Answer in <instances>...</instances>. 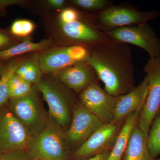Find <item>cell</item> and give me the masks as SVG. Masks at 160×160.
I'll return each instance as SVG.
<instances>
[{
    "label": "cell",
    "mask_w": 160,
    "mask_h": 160,
    "mask_svg": "<svg viewBox=\"0 0 160 160\" xmlns=\"http://www.w3.org/2000/svg\"><path fill=\"white\" fill-rule=\"evenodd\" d=\"M0 160H32L26 150L0 152Z\"/></svg>",
    "instance_id": "cell-25"
},
{
    "label": "cell",
    "mask_w": 160,
    "mask_h": 160,
    "mask_svg": "<svg viewBox=\"0 0 160 160\" xmlns=\"http://www.w3.org/2000/svg\"><path fill=\"white\" fill-rule=\"evenodd\" d=\"M37 87L47 103L50 116L64 130L69 127L76 102L72 90L52 78H42Z\"/></svg>",
    "instance_id": "cell-3"
},
{
    "label": "cell",
    "mask_w": 160,
    "mask_h": 160,
    "mask_svg": "<svg viewBox=\"0 0 160 160\" xmlns=\"http://www.w3.org/2000/svg\"><path fill=\"white\" fill-rule=\"evenodd\" d=\"M89 55V48L69 45L46 50L39 55V60L43 73H56L76 63L87 61Z\"/></svg>",
    "instance_id": "cell-10"
},
{
    "label": "cell",
    "mask_w": 160,
    "mask_h": 160,
    "mask_svg": "<svg viewBox=\"0 0 160 160\" xmlns=\"http://www.w3.org/2000/svg\"><path fill=\"white\" fill-rule=\"evenodd\" d=\"M72 2L81 9L97 13L112 6L111 2L107 0H73Z\"/></svg>",
    "instance_id": "cell-23"
},
{
    "label": "cell",
    "mask_w": 160,
    "mask_h": 160,
    "mask_svg": "<svg viewBox=\"0 0 160 160\" xmlns=\"http://www.w3.org/2000/svg\"><path fill=\"white\" fill-rule=\"evenodd\" d=\"M65 1L64 0H49L47 3L49 6L54 9H62L65 5Z\"/></svg>",
    "instance_id": "cell-27"
},
{
    "label": "cell",
    "mask_w": 160,
    "mask_h": 160,
    "mask_svg": "<svg viewBox=\"0 0 160 160\" xmlns=\"http://www.w3.org/2000/svg\"><path fill=\"white\" fill-rule=\"evenodd\" d=\"M51 39L43 40L39 42H33L29 40L14 45L8 49L0 51V61H6L15 57L32 52L46 50L51 46Z\"/></svg>",
    "instance_id": "cell-18"
},
{
    "label": "cell",
    "mask_w": 160,
    "mask_h": 160,
    "mask_svg": "<svg viewBox=\"0 0 160 160\" xmlns=\"http://www.w3.org/2000/svg\"><path fill=\"white\" fill-rule=\"evenodd\" d=\"M4 106L0 108V152L26 150L31 135L8 106Z\"/></svg>",
    "instance_id": "cell-8"
},
{
    "label": "cell",
    "mask_w": 160,
    "mask_h": 160,
    "mask_svg": "<svg viewBox=\"0 0 160 160\" xmlns=\"http://www.w3.org/2000/svg\"><path fill=\"white\" fill-rule=\"evenodd\" d=\"M148 85L149 80L146 75L131 91L117 97L112 122H122L129 115L141 111L148 93Z\"/></svg>",
    "instance_id": "cell-14"
},
{
    "label": "cell",
    "mask_w": 160,
    "mask_h": 160,
    "mask_svg": "<svg viewBox=\"0 0 160 160\" xmlns=\"http://www.w3.org/2000/svg\"><path fill=\"white\" fill-rule=\"evenodd\" d=\"M15 42L14 40L9 34L0 29V51L14 46Z\"/></svg>",
    "instance_id": "cell-26"
},
{
    "label": "cell",
    "mask_w": 160,
    "mask_h": 160,
    "mask_svg": "<svg viewBox=\"0 0 160 160\" xmlns=\"http://www.w3.org/2000/svg\"><path fill=\"white\" fill-rule=\"evenodd\" d=\"M33 88L32 84L14 73L9 82V99L25 96L30 93Z\"/></svg>",
    "instance_id": "cell-21"
},
{
    "label": "cell",
    "mask_w": 160,
    "mask_h": 160,
    "mask_svg": "<svg viewBox=\"0 0 160 160\" xmlns=\"http://www.w3.org/2000/svg\"><path fill=\"white\" fill-rule=\"evenodd\" d=\"M34 29V24L30 20L18 19L12 24L10 31L15 36L24 37L31 34Z\"/></svg>",
    "instance_id": "cell-24"
},
{
    "label": "cell",
    "mask_w": 160,
    "mask_h": 160,
    "mask_svg": "<svg viewBox=\"0 0 160 160\" xmlns=\"http://www.w3.org/2000/svg\"><path fill=\"white\" fill-rule=\"evenodd\" d=\"M80 102L103 124L112 122L117 97L103 89L98 81L92 82L80 92Z\"/></svg>",
    "instance_id": "cell-11"
},
{
    "label": "cell",
    "mask_w": 160,
    "mask_h": 160,
    "mask_svg": "<svg viewBox=\"0 0 160 160\" xmlns=\"http://www.w3.org/2000/svg\"><path fill=\"white\" fill-rule=\"evenodd\" d=\"M4 67H5V66H2V65H0V74L1 75L2 74V72Z\"/></svg>",
    "instance_id": "cell-29"
},
{
    "label": "cell",
    "mask_w": 160,
    "mask_h": 160,
    "mask_svg": "<svg viewBox=\"0 0 160 160\" xmlns=\"http://www.w3.org/2000/svg\"><path fill=\"white\" fill-rule=\"evenodd\" d=\"M22 60H12L4 67L0 78V108L9 99V84L12 77Z\"/></svg>",
    "instance_id": "cell-20"
},
{
    "label": "cell",
    "mask_w": 160,
    "mask_h": 160,
    "mask_svg": "<svg viewBox=\"0 0 160 160\" xmlns=\"http://www.w3.org/2000/svg\"><path fill=\"white\" fill-rule=\"evenodd\" d=\"M103 124L80 101L76 102L72 109L71 123L66 132L68 144L72 146L82 145Z\"/></svg>",
    "instance_id": "cell-12"
},
{
    "label": "cell",
    "mask_w": 160,
    "mask_h": 160,
    "mask_svg": "<svg viewBox=\"0 0 160 160\" xmlns=\"http://www.w3.org/2000/svg\"><path fill=\"white\" fill-rule=\"evenodd\" d=\"M88 20L80 13L76 18L59 23L63 34L72 45H80L89 49L109 39L107 34L96 25L94 16Z\"/></svg>",
    "instance_id": "cell-9"
},
{
    "label": "cell",
    "mask_w": 160,
    "mask_h": 160,
    "mask_svg": "<svg viewBox=\"0 0 160 160\" xmlns=\"http://www.w3.org/2000/svg\"><path fill=\"white\" fill-rule=\"evenodd\" d=\"M37 88L29 94L10 100L8 107L24 125L32 137L37 134L46 126L49 118L39 98Z\"/></svg>",
    "instance_id": "cell-5"
},
{
    "label": "cell",
    "mask_w": 160,
    "mask_h": 160,
    "mask_svg": "<svg viewBox=\"0 0 160 160\" xmlns=\"http://www.w3.org/2000/svg\"><path fill=\"white\" fill-rule=\"evenodd\" d=\"M148 146L152 159L160 155V112L155 118L149 129Z\"/></svg>",
    "instance_id": "cell-22"
},
{
    "label": "cell",
    "mask_w": 160,
    "mask_h": 160,
    "mask_svg": "<svg viewBox=\"0 0 160 160\" xmlns=\"http://www.w3.org/2000/svg\"><path fill=\"white\" fill-rule=\"evenodd\" d=\"M105 33L112 41L142 48L150 58L160 56V38L148 23L126 26Z\"/></svg>",
    "instance_id": "cell-6"
},
{
    "label": "cell",
    "mask_w": 160,
    "mask_h": 160,
    "mask_svg": "<svg viewBox=\"0 0 160 160\" xmlns=\"http://www.w3.org/2000/svg\"><path fill=\"white\" fill-rule=\"evenodd\" d=\"M122 123L103 124L79 146L75 152V157L78 158H90L109 151L114 145Z\"/></svg>",
    "instance_id": "cell-13"
},
{
    "label": "cell",
    "mask_w": 160,
    "mask_h": 160,
    "mask_svg": "<svg viewBox=\"0 0 160 160\" xmlns=\"http://www.w3.org/2000/svg\"><path fill=\"white\" fill-rule=\"evenodd\" d=\"M26 151L32 160H68L66 132L50 116L45 127L32 137Z\"/></svg>",
    "instance_id": "cell-2"
},
{
    "label": "cell",
    "mask_w": 160,
    "mask_h": 160,
    "mask_svg": "<svg viewBox=\"0 0 160 160\" xmlns=\"http://www.w3.org/2000/svg\"><path fill=\"white\" fill-rule=\"evenodd\" d=\"M110 153V152L106 151L103 153L95 155L94 156L91 157L88 159H85L81 160H107L108 157Z\"/></svg>",
    "instance_id": "cell-28"
},
{
    "label": "cell",
    "mask_w": 160,
    "mask_h": 160,
    "mask_svg": "<svg viewBox=\"0 0 160 160\" xmlns=\"http://www.w3.org/2000/svg\"><path fill=\"white\" fill-rule=\"evenodd\" d=\"M160 160V159H158V160Z\"/></svg>",
    "instance_id": "cell-30"
},
{
    "label": "cell",
    "mask_w": 160,
    "mask_h": 160,
    "mask_svg": "<svg viewBox=\"0 0 160 160\" xmlns=\"http://www.w3.org/2000/svg\"><path fill=\"white\" fill-rule=\"evenodd\" d=\"M160 16V12L141 11L123 6H112L94 15L96 25L104 32L126 26L148 23Z\"/></svg>",
    "instance_id": "cell-4"
},
{
    "label": "cell",
    "mask_w": 160,
    "mask_h": 160,
    "mask_svg": "<svg viewBox=\"0 0 160 160\" xmlns=\"http://www.w3.org/2000/svg\"><path fill=\"white\" fill-rule=\"evenodd\" d=\"M86 62L92 67L108 93L117 97L135 87V67L128 44L108 40L89 48Z\"/></svg>",
    "instance_id": "cell-1"
},
{
    "label": "cell",
    "mask_w": 160,
    "mask_h": 160,
    "mask_svg": "<svg viewBox=\"0 0 160 160\" xmlns=\"http://www.w3.org/2000/svg\"><path fill=\"white\" fill-rule=\"evenodd\" d=\"M141 111L129 115L125 120L107 160H121L127 146L132 132L138 125Z\"/></svg>",
    "instance_id": "cell-17"
},
{
    "label": "cell",
    "mask_w": 160,
    "mask_h": 160,
    "mask_svg": "<svg viewBox=\"0 0 160 160\" xmlns=\"http://www.w3.org/2000/svg\"><path fill=\"white\" fill-rule=\"evenodd\" d=\"M143 71L148 78L149 85L138 126L148 136L153 120L160 112V56L149 59Z\"/></svg>",
    "instance_id": "cell-7"
},
{
    "label": "cell",
    "mask_w": 160,
    "mask_h": 160,
    "mask_svg": "<svg viewBox=\"0 0 160 160\" xmlns=\"http://www.w3.org/2000/svg\"><path fill=\"white\" fill-rule=\"evenodd\" d=\"M123 157V160H153L148 149V135L138 125L132 132Z\"/></svg>",
    "instance_id": "cell-16"
},
{
    "label": "cell",
    "mask_w": 160,
    "mask_h": 160,
    "mask_svg": "<svg viewBox=\"0 0 160 160\" xmlns=\"http://www.w3.org/2000/svg\"><path fill=\"white\" fill-rule=\"evenodd\" d=\"M39 55L23 60L15 72V74L33 85H37L42 78Z\"/></svg>",
    "instance_id": "cell-19"
},
{
    "label": "cell",
    "mask_w": 160,
    "mask_h": 160,
    "mask_svg": "<svg viewBox=\"0 0 160 160\" xmlns=\"http://www.w3.org/2000/svg\"><path fill=\"white\" fill-rule=\"evenodd\" d=\"M55 74L61 82L76 92L99 80L94 69L86 61L76 63Z\"/></svg>",
    "instance_id": "cell-15"
}]
</instances>
